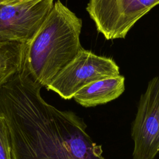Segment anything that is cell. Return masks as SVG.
Listing matches in <instances>:
<instances>
[{
	"label": "cell",
	"mask_w": 159,
	"mask_h": 159,
	"mask_svg": "<svg viewBox=\"0 0 159 159\" xmlns=\"http://www.w3.org/2000/svg\"><path fill=\"white\" fill-rule=\"evenodd\" d=\"M38 1H40L42 0H0V4H5V5H10V6H15L18 5L24 2Z\"/></svg>",
	"instance_id": "obj_9"
},
{
	"label": "cell",
	"mask_w": 159,
	"mask_h": 159,
	"mask_svg": "<svg viewBox=\"0 0 159 159\" xmlns=\"http://www.w3.org/2000/svg\"><path fill=\"white\" fill-rule=\"evenodd\" d=\"M132 159H154L159 152V75L140 96L131 128Z\"/></svg>",
	"instance_id": "obj_4"
},
{
	"label": "cell",
	"mask_w": 159,
	"mask_h": 159,
	"mask_svg": "<svg viewBox=\"0 0 159 159\" xmlns=\"http://www.w3.org/2000/svg\"><path fill=\"white\" fill-rule=\"evenodd\" d=\"M82 20L58 0L32 40L25 44L22 68L47 86L83 48Z\"/></svg>",
	"instance_id": "obj_1"
},
{
	"label": "cell",
	"mask_w": 159,
	"mask_h": 159,
	"mask_svg": "<svg viewBox=\"0 0 159 159\" xmlns=\"http://www.w3.org/2000/svg\"><path fill=\"white\" fill-rule=\"evenodd\" d=\"M0 159H12L9 129L4 116L0 114Z\"/></svg>",
	"instance_id": "obj_8"
},
{
	"label": "cell",
	"mask_w": 159,
	"mask_h": 159,
	"mask_svg": "<svg viewBox=\"0 0 159 159\" xmlns=\"http://www.w3.org/2000/svg\"><path fill=\"white\" fill-rule=\"evenodd\" d=\"M122 75L106 78L92 82L79 90L73 99L85 107L104 104L119 98L125 90Z\"/></svg>",
	"instance_id": "obj_6"
},
{
	"label": "cell",
	"mask_w": 159,
	"mask_h": 159,
	"mask_svg": "<svg viewBox=\"0 0 159 159\" xmlns=\"http://www.w3.org/2000/svg\"><path fill=\"white\" fill-rule=\"evenodd\" d=\"M159 0H90L86 6L98 31L106 39H124L134 25Z\"/></svg>",
	"instance_id": "obj_3"
},
{
	"label": "cell",
	"mask_w": 159,
	"mask_h": 159,
	"mask_svg": "<svg viewBox=\"0 0 159 159\" xmlns=\"http://www.w3.org/2000/svg\"><path fill=\"white\" fill-rule=\"evenodd\" d=\"M119 75V68L112 58L82 48L46 88L64 99H71L87 84Z\"/></svg>",
	"instance_id": "obj_2"
},
{
	"label": "cell",
	"mask_w": 159,
	"mask_h": 159,
	"mask_svg": "<svg viewBox=\"0 0 159 159\" xmlns=\"http://www.w3.org/2000/svg\"><path fill=\"white\" fill-rule=\"evenodd\" d=\"M25 44L0 40V87L21 69Z\"/></svg>",
	"instance_id": "obj_7"
},
{
	"label": "cell",
	"mask_w": 159,
	"mask_h": 159,
	"mask_svg": "<svg viewBox=\"0 0 159 159\" xmlns=\"http://www.w3.org/2000/svg\"><path fill=\"white\" fill-rule=\"evenodd\" d=\"M53 1H34L15 6L0 4V40L29 42L50 12Z\"/></svg>",
	"instance_id": "obj_5"
}]
</instances>
